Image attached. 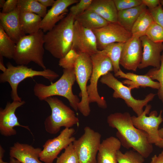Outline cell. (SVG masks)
<instances>
[{"instance_id":"d4e9b609","label":"cell","mask_w":163,"mask_h":163,"mask_svg":"<svg viewBox=\"0 0 163 163\" xmlns=\"http://www.w3.org/2000/svg\"><path fill=\"white\" fill-rule=\"evenodd\" d=\"M75 19L84 27L91 30L103 27L110 23L97 13L88 10L75 17Z\"/></svg>"},{"instance_id":"bcb514c9","label":"cell","mask_w":163,"mask_h":163,"mask_svg":"<svg viewBox=\"0 0 163 163\" xmlns=\"http://www.w3.org/2000/svg\"><path fill=\"white\" fill-rule=\"evenodd\" d=\"M10 163H21L16 158L10 157Z\"/></svg>"},{"instance_id":"8d00e7d4","label":"cell","mask_w":163,"mask_h":163,"mask_svg":"<svg viewBox=\"0 0 163 163\" xmlns=\"http://www.w3.org/2000/svg\"><path fill=\"white\" fill-rule=\"evenodd\" d=\"M118 11L129 9L142 5V0H113Z\"/></svg>"},{"instance_id":"cb8c5ba5","label":"cell","mask_w":163,"mask_h":163,"mask_svg":"<svg viewBox=\"0 0 163 163\" xmlns=\"http://www.w3.org/2000/svg\"><path fill=\"white\" fill-rule=\"evenodd\" d=\"M146 7L142 4L139 6L118 11L117 23L131 32L133 26L137 19Z\"/></svg>"},{"instance_id":"e575fe53","label":"cell","mask_w":163,"mask_h":163,"mask_svg":"<svg viewBox=\"0 0 163 163\" xmlns=\"http://www.w3.org/2000/svg\"><path fill=\"white\" fill-rule=\"evenodd\" d=\"M79 54L75 50L71 49L63 58L59 59V65L63 69L74 68L75 62Z\"/></svg>"},{"instance_id":"b9f144b4","label":"cell","mask_w":163,"mask_h":163,"mask_svg":"<svg viewBox=\"0 0 163 163\" xmlns=\"http://www.w3.org/2000/svg\"><path fill=\"white\" fill-rule=\"evenodd\" d=\"M42 5L46 8L52 6L55 2L54 0H37Z\"/></svg>"},{"instance_id":"4fadbf2b","label":"cell","mask_w":163,"mask_h":163,"mask_svg":"<svg viewBox=\"0 0 163 163\" xmlns=\"http://www.w3.org/2000/svg\"><path fill=\"white\" fill-rule=\"evenodd\" d=\"M92 30L96 36L97 48L100 50L111 43H125L132 36L131 32L117 22L109 23L104 27Z\"/></svg>"},{"instance_id":"d590c367","label":"cell","mask_w":163,"mask_h":163,"mask_svg":"<svg viewBox=\"0 0 163 163\" xmlns=\"http://www.w3.org/2000/svg\"><path fill=\"white\" fill-rule=\"evenodd\" d=\"M93 0H80L75 5L71 6L69 13L75 17L78 16L87 10Z\"/></svg>"},{"instance_id":"2e32d148","label":"cell","mask_w":163,"mask_h":163,"mask_svg":"<svg viewBox=\"0 0 163 163\" xmlns=\"http://www.w3.org/2000/svg\"><path fill=\"white\" fill-rule=\"evenodd\" d=\"M142 48L140 38L132 36L124 43L120 65L126 69L136 71L142 60Z\"/></svg>"},{"instance_id":"74e56055","label":"cell","mask_w":163,"mask_h":163,"mask_svg":"<svg viewBox=\"0 0 163 163\" xmlns=\"http://www.w3.org/2000/svg\"><path fill=\"white\" fill-rule=\"evenodd\" d=\"M148 9L154 21L163 29V10L161 5L155 8Z\"/></svg>"},{"instance_id":"7dc6e473","label":"cell","mask_w":163,"mask_h":163,"mask_svg":"<svg viewBox=\"0 0 163 163\" xmlns=\"http://www.w3.org/2000/svg\"><path fill=\"white\" fill-rule=\"evenodd\" d=\"M159 134L160 138H163V128H162L159 130Z\"/></svg>"},{"instance_id":"f546056e","label":"cell","mask_w":163,"mask_h":163,"mask_svg":"<svg viewBox=\"0 0 163 163\" xmlns=\"http://www.w3.org/2000/svg\"><path fill=\"white\" fill-rule=\"evenodd\" d=\"M16 48V43L8 35L0 25V56L13 59Z\"/></svg>"},{"instance_id":"484cf974","label":"cell","mask_w":163,"mask_h":163,"mask_svg":"<svg viewBox=\"0 0 163 163\" xmlns=\"http://www.w3.org/2000/svg\"><path fill=\"white\" fill-rule=\"evenodd\" d=\"M42 19L39 15L34 13L20 12V24L24 34L25 35L32 34L39 31L41 29Z\"/></svg>"},{"instance_id":"ba28073f","label":"cell","mask_w":163,"mask_h":163,"mask_svg":"<svg viewBox=\"0 0 163 163\" xmlns=\"http://www.w3.org/2000/svg\"><path fill=\"white\" fill-rule=\"evenodd\" d=\"M100 82L114 90L113 97L115 98L123 99L127 106L131 108L137 116L141 115L144 111L143 108L149 102L153 100L156 94L150 93L142 100L136 99L133 97L131 94L133 89L130 86H126L115 78L109 72L102 76Z\"/></svg>"},{"instance_id":"4dcf8cb0","label":"cell","mask_w":163,"mask_h":163,"mask_svg":"<svg viewBox=\"0 0 163 163\" xmlns=\"http://www.w3.org/2000/svg\"><path fill=\"white\" fill-rule=\"evenodd\" d=\"M118 163H144V158L139 153L134 150L127 151L124 153L120 150L117 154Z\"/></svg>"},{"instance_id":"c3c4849f","label":"cell","mask_w":163,"mask_h":163,"mask_svg":"<svg viewBox=\"0 0 163 163\" xmlns=\"http://www.w3.org/2000/svg\"><path fill=\"white\" fill-rule=\"evenodd\" d=\"M5 1V0H0V8H2L4 6Z\"/></svg>"},{"instance_id":"d6986e66","label":"cell","mask_w":163,"mask_h":163,"mask_svg":"<svg viewBox=\"0 0 163 163\" xmlns=\"http://www.w3.org/2000/svg\"><path fill=\"white\" fill-rule=\"evenodd\" d=\"M20 12L17 7L13 11L8 13H0V25L16 43L26 35L23 33L21 25Z\"/></svg>"},{"instance_id":"ee69618b","label":"cell","mask_w":163,"mask_h":163,"mask_svg":"<svg viewBox=\"0 0 163 163\" xmlns=\"http://www.w3.org/2000/svg\"><path fill=\"white\" fill-rule=\"evenodd\" d=\"M0 69L3 72L5 71L7 68H6L4 64L3 60V57L2 56H0Z\"/></svg>"},{"instance_id":"ffe728a7","label":"cell","mask_w":163,"mask_h":163,"mask_svg":"<svg viewBox=\"0 0 163 163\" xmlns=\"http://www.w3.org/2000/svg\"><path fill=\"white\" fill-rule=\"evenodd\" d=\"M42 150L28 144L16 142L10 147L9 155L21 163H42L40 159Z\"/></svg>"},{"instance_id":"44dd1931","label":"cell","mask_w":163,"mask_h":163,"mask_svg":"<svg viewBox=\"0 0 163 163\" xmlns=\"http://www.w3.org/2000/svg\"><path fill=\"white\" fill-rule=\"evenodd\" d=\"M121 145L119 140L114 136L104 140L98 150L96 163H118L117 154Z\"/></svg>"},{"instance_id":"ac0fdd59","label":"cell","mask_w":163,"mask_h":163,"mask_svg":"<svg viewBox=\"0 0 163 163\" xmlns=\"http://www.w3.org/2000/svg\"><path fill=\"white\" fill-rule=\"evenodd\" d=\"M142 48V57L138 68L142 69L149 66L159 69L163 51V43H155L145 35L140 38Z\"/></svg>"},{"instance_id":"603a6c76","label":"cell","mask_w":163,"mask_h":163,"mask_svg":"<svg viewBox=\"0 0 163 163\" xmlns=\"http://www.w3.org/2000/svg\"><path fill=\"white\" fill-rule=\"evenodd\" d=\"M87 10L97 13L110 23L117 22L118 11L113 0H93Z\"/></svg>"},{"instance_id":"7bdbcfd3","label":"cell","mask_w":163,"mask_h":163,"mask_svg":"<svg viewBox=\"0 0 163 163\" xmlns=\"http://www.w3.org/2000/svg\"><path fill=\"white\" fill-rule=\"evenodd\" d=\"M5 150L2 146L0 145V163H8L5 162L3 160Z\"/></svg>"},{"instance_id":"7a4b0ae2","label":"cell","mask_w":163,"mask_h":163,"mask_svg":"<svg viewBox=\"0 0 163 163\" xmlns=\"http://www.w3.org/2000/svg\"><path fill=\"white\" fill-rule=\"evenodd\" d=\"M75 17L69 13L44 35V47L54 57H64L72 48Z\"/></svg>"},{"instance_id":"5b68a950","label":"cell","mask_w":163,"mask_h":163,"mask_svg":"<svg viewBox=\"0 0 163 163\" xmlns=\"http://www.w3.org/2000/svg\"><path fill=\"white\" fill-rule=\"evenodd\" d=\"M7 66L5 71L0 75V82L9 83L11 88V97L13 101H22L18 95L17 89L19 84L25 79L41 76L51 82L59 76L56 72L48 69L37 71L25 65L15 66L10 62L7 63Z\"/></svg>"},{"instance_id":"3957f363","label":"cell","mask_w":163,"mask_h":163,"mask_svg":"<svg viewBox=\"0 0 163 163\" xmlns=\"http://www.w3.org/2000/svg\"><path fill=\"white\" fill-rule=\"evenodd\" d=\"M76 81L74 68L64 69L60 78L55 82L47 85L36 83L34 87V95L40 101L54 96L63 97L68 101L70 106L76 111L80 101L72 92V87Z\"/></svg>"},{"instance_id":"277c9868","label":"cell","mask_w":163,"mask_h":163,"mask_svg":"<svg viewBox=\"0 0 163 163\" xmlns=\"http://www.w3.org/2000/svg\"><path fill=\"white\" fill-rule=\"evenodd\" d=\"M44 32L40 29L36 33L25 35L16 43L13 59L18 65H26L33 62L46 69L44 62Z\"/></svg>"},{"instance_id":"8fae6325","label":"cell","mask_w":163,"mask_h":163,"mask_svg":"<svg viewBox=\"0 0 163 163\" xmlns=\"http://www.w3.org/2000/svg\"><path fill=\"white\" fill-rule=\"evenodd\" d=\"M150 104L147 105L142 113L140 116H131L132 122L135 127L146 132L148 136L149 142L155 144L161 139L159 134V127L163 121L162 110L158 115L157 111L153 110L149 114L151 108Z\"/></svg>"},{"instance_id":"7402d4cb","label":"cell","mask_w":163,"mask_h":163,"mask_svg":"<svg viewBox=\"0 0 163 163\" xmlns=\"http://www.w3.org/2000/svg\"><path fill=\"white\" fill-rule=\"evenodd\" d=\"M114 76L126 79L122 82L123 84L128 85L133 89L149 87L158 90L160 86L158 82L154 81L145 74L141 75L131 72L125 73L120 69L114 74Z\"/></svg>"},{"instance_id":"52a82bcc","label":"cell","mask_w":163,"mask_h":163,"mask_svg":"<svg viewBox=\"0 0 163 163\" xmlns=\"http://www.w3.org/2000/svg\"><path fill=\"white\" fill-rule=\"evenodd\" d=\"M92 65V70L90 78V83L87 90L90 103L96 102L100 108L107 107L104 98L101 97L97 90V84L101 77L113 71L112 63L109 57L102 50L90 56Z\"/></svg>"},{"instance_id":"f1b7e54d","label":"cell","mask_w":163,"mask_h":163,"mask_svg":"<svg viewBox=\"0 0 163 163\" xmlns=\"http://www.w3.org/2000/svg\"><path fill=\"white\" fill-rule=\"evenodd\" d=\"M17 8L20 12L34 13L42 18L47 12V8L42 5L37 0H18Z\"/></svg>"},{"instance_id":"6da1fadb","label":"cell","mask_w":163,"mask_h":163,"mask_svg":"<svg viewBox=\"0 0 163 163\" xmlns=\"http://www.w3.org/2000/svg\"><path fill=\"white\" fill-rule=\"evenodd\" d=\"M107 122L110 127L117 129L116 136L124 147L133 148L145 158L152 153L153 147L149 142L148 134L135 126L129 112L110 114Z\"/></svg>"},{"instance_id":"f6af8a7d","label":"cell","mask_w":163,"mask_h":163,"mask_svg":"<svg viewBox=\"0 0 163 163\" xmlns=\"http://www.w3.org/2000/svg\"><path fill=\"white\" fill-rule=\"evenodd\" d=\"M155 145L159 148H163V138L161 139Z\"/></svg>"},{"instance_id":"1f68e13d","label":"cell","mask_w":163,"mask_h":163,"mask_svg":"<svg viewBox=\"0 0 163 163\" xmlns=\"http://www.w3.org/2000/svg\"><path fill=\"white\" fill-rule=\"evenodd\" d=\"M145 75L152 80H156L159 83L160 86L157 94L163 104V51L161 55V65L159 69H152Z\"/></svg>"},{"instance_id":"8992f818","label":"cell","mask_w":163,"mask_h":163,"mask_svg":"<svg viewBox=\"0 0 163 163\" xmlns=\"http://www.w3.org/2000/svg\"><path fill=\"white\" fill-rule=\"evenodd\" d=\"M44 101L48 104L51 111V115L44 122L45 129L47 133L56 134L62 127L70 128L79 124V120L74 112L61 100L51 97Z\"/></svg>"},{"instance_id":"ab89813d","label":"cell","mask_w":163,"mask_h":163,"mask_svg":"<svg viewBox=\"0 0 163 163\" xmlns=\"http://www.w3.org/2000/svg\"><path fill=\"white\" fill-rule=\"evenodd\" d=\"M142 3L147 6L149 9L155 8L161 4L159 0H142Z\"/></svg>"},{"instance_id":"681fc988","label":"cell","mask_w":163,"mask_h":163,"mask_svg":"<svg viewBox=\"0 0 163 163\" xmlns=\"http://www.w3.org/2000/svg\"><path fill=\"white\" fill-rule=\"evenodd\" d=\"M160 3L162 6V8L163 10V0H160Z\"/></svg>"},{"instance_id":"f35d334b","label":"cell","mask_w":163,"mask_h":163,"mask_svg":"<svg viewBox=\"0 0 163 163\" xmlns=\"http://www.w3.org/2000/svg\"><path fill=\"white\" fill-rule=\"evenodd\" d=\"M18 0H7L2 8L1 12L7 14L13 11L17 7Z\"/></svg>"},{"instance_id":"4316f807","label":"cell","mask_w":163,"mask_h":163,"mask_svg":"<svg viewBox=\"0 0 163 163\" xmlns=\"http://www.w3.org/2000/svg\"><path fill=\"white\" fill-rule=\"evenodd\" d=\"M154 22L147 8L141 14L134 24L131 31L132 35L139 38L145 35L149 28Z\"/></svg>"},{"instance_id":"30bf717a","label":"cell","mask_w":163,"mask_h":163,"mask_svg":"<svg viewBox=\"0 0 163 163\" xmlns=\"http://www.w3.org/2000/svg\"><path fill=\"white\" fill-rule=\"evenodd\" d=\"M84 134L73 142L80 163H96L97 155L101 144V134L87 126Z\"/></svg>"},{"instance_id":"5bb4252c","label":"cell","mask_w":163,"mask_h":163,"mask_svg":"<svg viewBox=\"0 0 163 163\" xmlns=\"http://www.w3.org/2000/svg\"><path fill=\"white\" fill-rule=\"evenodd\" d=\"M78 53L91 56L99 50L96 36L92 30L83 27L75 20L72 48Z\"/></svg>"},{"instance_id":"e0dca14e","label":"cell","mask_w":163,"mask_h":163,"mask_svg":"<svg viewBox=\"0 0 163 163\" xmlns=\"http://www.w3.org/2000/svg\"><path fill=\"white\" fill-rule=\"evenodd\" d=\"M78 0H57L51 8L47 11L42 18L40 29L44 33L51 30L67 14L68 8L70 5L77 3Z\"/></svg>"},{"instance_id":"83f0119b","label":"cell","mask_w":163,"mask_h":163,"mask_svg":"<svg viewBox=\"0 0 163 163\" xmlns=\"http://www.w3.org/2000/svg\"><path fill=\"white\" fill-rule=\"evenodd\" d=\"M124 43H115L109 44L102 50L111 61L114 74L120 69V61Z\"/></svg>"},{"instance_id":"60d3db41","label":"cell","mask_w":163,"mask_h":163,"mask_svg":"<svg viewBox=\"0 0 163 163\" xmlns=\"http://www.w3.org/2000/svg\"><path fill=\"white\" fill-rule=\"evenodd\" d=\"M150 163H163V150L158 155H154L151 158Z\"/></svg>"},{"instance_id":"9c48e42d","label":"cell","mask_w":163,"mask_h":163,"mask_svg":"<svg viewBox=\"0 0 163 163\" xmlns=\"http://www.w3.org/2000/svg\"><path fill=\"white\" fill-rule=\"evenodd\" d=\"M77 81L81 90V100L78 104V110L85 117L89 115L91 112L87 90V83L90 78L92 65L90 56L79 53L74 66Z\"/></svg>"},{"instance_id":"836d02e7","label":"cell","mask_w":163,"mask_h":163,"mask_svg":"<svg viewBox=\"0 0 163 163\" xmlns=\"http://www.w3.org/2000/svg\"><path fill=\"white\" fill-rule=\"evenodd\" d=\"M145 36L154 43H163V29L155 21L149 28Z\"/></svg>"},{"instance_id":"9a60e30c","label":"cell","mask_w":163,"mask_h":163,"mask_svg":"<svg viewBox=\"0 0 163 163\" xmlns=\"http://www.w3.org/2000/svg\"><path fill=\"white\" fill-rule=\"evenodd\" d=\"M21 101H13L8 102L4 109H0V133L4 136H10L16 135L17 131L14 128L17 126L25 128L29 131L32 135L28 126L22 125L18 122L15 112L18 107L25 104Z\"/></svg>"},{"instance_id":"d6a6232c","label":"cell","mask_w":163,"mask_h":163,"mask_svg":"<svg viewBox=\"0 0 163 163\" xmlns=\"http://www.w3.org/2000/svg\"><path fill=\"white\" fill-rule=\"evenodd\" d=\"M56 163H80L72 143L65 149L64 152L57 158Z\"/></svg>"},{"instance_id":"7c38bea8","label":"cell","mask_w":163,"mask_h":163,"mask_svg":"<svg viewBox=\"0 0 163 163\" xmlns=\"http://www.w3.org/2000/svg\"><path fill=\"white\" fill-rule=\"evenodd\" d=\"M75 129L65 128L57 137L47 140L43 145L40 159L44 163H53L59 154L75 139L73 136Z\"/></svg>"}]
</instances>
